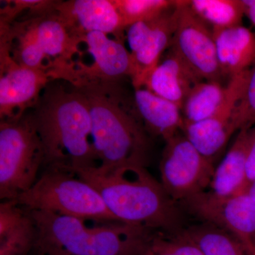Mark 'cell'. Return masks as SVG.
Returning a JSON list of instances; mask_svg holds the SVG:
<instances>
[{
    "mask_svg": "<svg viewBox=\"0 0 255 255\" xmlns=\"http://www.w3.org/2000/svg\"><path fill=\"white\" fill-rule=\"evenodd\" d=\"M44 151L43 168L76 174L97 167L86 97L78 87L49 83L29 110Z\"/></svg>",
    "mask_w": 255,
    "mask_h": 255,
    "instance_id": "cell-1",
    "label": "cell"
},
{
    "mask_svg": "<svg viewBox=\"0 0 255 255\" xmlns=\"http://www.w3.org/2000/svg\"><path fill=\"white\" fill-rule=\"evenodd\" d=\"M233 122L237 132L255 126V61L250 69L246 91L235 111Z\"/></svg>",
    "mask_w": 255,
    "mask_h": 255,
    "instance_id": "cell-25",
    "label": "cell"
},
{
    "mask_svg": "<svg viewBox=\"0 0 255 255\" xmlns=\"http://www.w3.org/2000/svg\"><path fill=\"white\" fill-rule=\"evenodd\" d=\"M92 55V63L77 60L73 86L87 85H119L126 77L130 79L132 60L123 42L109 38L101 32H90L81 38Z\"/></svg>",
    "mask_w": 255,
    "mask_h": 255,
    "instance_id": "cell-12",
    "label": "cell"
},
{
    "mask_svg": "<svg viewBox=\"0 0 255 255\" xmlns=\"http://www.w3.org/2000/svg\"><path fill=\"white\" fill-rule=\"evenodd\" d=\"M184 205L203 222L228 231L255 253V201L249 194L219 198L206 191Z\"/></svg>",
    "mask_w": 255,
    "mask_h": 255,
    "instance_id": "cell-11",
    "label": "cell"
},
{
    "mask_svg": "<svg viewBox=\"0 0 255 255\" xmlns=\"http://www.w3.org/2000/svg\"><path fill=\"white\" fill-rule=\"evenodd\" d=\"M37 230L31 211L16 200L0 204V255H28L36 250Z\"/></svg>",
    "mask_w": 255,
    "mask_h": 255,
    "instance_id": "cell-15",
    "label": "cell"
},
{
    "mask_svg": "<svg viewBox=\"0 0 255 255\" xmlns=\"http://www.w3.org/2000/svg\"><path fill=\"white\" fill-rule=\"evenodd\" d=\"M124 28L157 17L173 8L177 1L172 0H113Z\"/></svg>",
    "mask_w": 255,
    "mask_h": 255,
    "instance_id": "cell-23",
    "label": "cell"
},
{
    "mask_svg": "<svg viewBox=\"0 0 255 255\" xmlns=\"http://www.w3.org/2000/svg\"><path fill=\"white\" fill-rule=\"evenodd\" d=\"M176 28L169 50L202 80L221 82L214 32L191 9L188 1H177Z\"/></svg>",
    "mask_w": 255,
    "mask_h": 255,
    "instance_id": "cell-8",
    "label": "cell"
},
{
    "mask_svg": "<svg viewBox=\"0 0 255 255\" xmlns=\"http://www.w3.org/2000/svg\"><path fill=\"white\" fill-rule=\"evenodd\" d=\"M182 231L173 233L156 231L143 255H204Z\"/></svg>",
    "mask_w": 255,
    "mask_h": 255,
    "instance_id": "cell-24",
    "label": "cell"
},
{
    "mask_svg": "<svg viewBox=\"0 0 255 255\" xmlns=\"http://www.w3.org/2000/svg\"><path fill=\"white\" fill-rule=\"evenodd\" d=\"M55 11L80 43L90 32L112 34L121 41L124 38L125 28L113 0L58 1Z\"/></svg>",
    "mask_w": 255,
    "mask_h": 255,
    "instance_id": "cell-13",
    "label": "cell"
},
{
    "mask_svg": "<svg viewBox=\"0 0 255 255\" xmlns=\"http://www.w3.org/2000/svg\"><path fill=\"white\" fill-rule=\"evenodd\" d=\"M0 119H21L36 105L53 74L46 70L21 66L11 58L7 47L0 43Z\"/></svg>",
    "mask_w": 255,
    "mask_h": 255,
    "instance_id": "cell-9",
    "label": "cell"
},
{
    "mask_svg": "<svg viewBox=\"0 0 255 255\" xmlns=\"http://www.w3.org/2000/svg\"><path fill=\"white\" fill-rule=\"evenodd\" d=\"M164 142L159 172L169 196L184 204L209 190L216 169L214 162L201 155L182 131Z\"/></svg>",
    "mask_w": 255,
    "mask_h": 255,
    "instance_id": "cell-7",
    "label": "cell"
},
{
    "mask_svg": "<svg viewBox=\"0 0 255 255\" xmlns=\"http://www.w3.org/2000/svg\"><path fill=\"white\" fill-rule=\"evenodd\" d=\"M41 138L28 111L0 123V199L16 200L29 190L44 164Z\"/></svg>",
    "mask_w": 255,
    "mask_h": 255,
    "instance_id": "cell-6",
    "label": "cell"
},
{
    "mask_svg": "<svg viewBox=\"0 0 255 255\" xmlns=\"http://www.w3.org/2000/svg\"><path fill=\"white\" fill-rule=\"evenodd\" d=\"M16 201L28 211H47L93 222L118 221L98 191L66 169L45 168L33 187Z\"/></svg>",
    "mask_w": 255,
    "mask_h": 255,
    "instance_id": "cell-5",
    "label": "cell"
},
{
    "mask_svg": "<svg viewBox=\"0 0 255 255\" xmlns=\"http://www.w3.org/2000/svg\"><path fill=\"white\" fill-rule=\"evenodd\" d=\"M76 174L98 191L119 222L160 232L173 233L184 229L179 204L147 167L130 166L105 171L94 167Z\"/></svg>",
    "mask_w": 255,
    "mask_h": 255,
    "instance_id": "cell-2",
    "label": "cell"
},
{
    "mask_svg": "<svg viewBox=\"0 0 255 255\" xmlns=\"http://www.w3.org/2000/svg\"><path fill=\"white\" fill-rule=\"evenodd\" d=\"M250 128L238 132L231 148L215 169L208 190L212 195L226 198L246 193V159Z\"/></svg>",
    "mask_w": 255,
    "mask_h": 255,
    "instance_id": "cell-19",
    "label": "cell"
},
{
    "mask_svg": "<svg viewBox=\"0 0 255 255\" xmlns=\"http://www.w3.org/2000/svg\"><path fill=\"white\" fill-rule=\"evenodd\" d=\"M177 4V3H176ZM175 6L159 16L128 26L126 38L132 60L134 89L143 87L147 78L170 48L176 28Z\"/></svg>",
    "mask_w": 255,
    "mask_h": 255,
    "instance_id": "cell-10",
    "label": "cell"
},
{
    "mask_svg": "<svg viewBox=\"0 0 255 255\" xmlns=\"http://www.w3.org/2000/svg\"><path fill=\"white\" fill-rule=\"evenodd\" d=\"M193 12L212 30L242 25L244 13L241 0H191Z\"/></svg>",
    "mask_w": 255,
    "mask_h": 255,
    "instance_id": "cell-22",
    "label": "cell"
},
{
    "mask_svg": "<svg viewBox=\"0 0 255 255\" xmlns=\"http://www.w3.org/2000/svg\"><path fill=\"white\" fill-rule=\"evenodd\" d=\"M133 102L139 119L149 134L165 141L184 129L182 110L175 104L145 87L134 89Z\"/></svg>",
    "mask_w": 255,
    "mask_h": 255,
    "instance_id": "cell-16",
    "label": "cell"
},
{
    "mask_svg": "<svg viewBox=\"0 0 255 255\" xmlns=\"http://www.w3.org/2000/svg\"><path fill=\"white\" fill-rule=\"evenodd\" d=\"M86 97L92 122V142L97 167L110 171L147 167L150 140L136 110L132 112L119 85L76 87Z\"/></svg>",
    "mask_w": 255,
    "mask_h": 255,
    "instance_id": "cell-3",
    "label": "cell"
},
{
    "mask_svg": "<svg viewBox=\"0 0 255 255\" xmlns=\"http://www.w3.org/2000/svg\"><path fill=\"white\" fill-rule=\"evenodd\" d=\"M227 95V85L202 80L196 84L182 107L184 123L192 124L211 118L223 105Z\"/></svg>",
    "mask_w": 255,
    "mask_h": 255,
    "instance_id": "cell-21",
    "label": "cell"
},
{
    "mask_svg": "<svg viewBox=\"0 0 255 255\" xmlns=\"http://www.w3.org/2000/svg\"><path fill=\"white\" fill-rule=\"evenodd\" d=\"M30 211L36 250L46 255H143L155 232L119 221L90 226L83 219Z\"/></svg>",
    "mask_w": 255,
    "mask_h": 255,
    "instance_id": "cell-4",
    "label": "cell"
},
{
    "mask_svg": "<svg viewBox=\"0 0 255 255\" xmlns=\"http://www.w3.org/2000/svg\"><path fill=\"white\" fill-rule=\"evenodd\" d=\"M255 181V126L250 128L249 145L246 159V191Z\"/></svg>",
    "mask_w": 255,
    "mask_h": 255,
    "instance_id": "cell-26",
    "label": "cell"
},
{
    "mask_svg": "<svg viewBox=\"0 0 255 255\" xmlns=\"http://www.w3.org/2000/svg\"><path fill=\"white\" fill-rule=\"evenodd\" d=\"M246 193L249 194V196H251L252 199H254L255 201V181L254 182L252 183L251 186L248 187Z\"/></svg>",
    "mask_w": 255,
    "mask_h": 255,
    "instance_id": "cell-28",
    "label": "cell"
},
{
    "mask_svg": "<svg viewBox=\"0 0 255 255\" xmlns=\"http://www.w3.org/2000/svg\"><path fill=\"white\" fill-rule=\"evenodd\" d=\"M243 13L255 27V0H241Z\"/></svg>",
    "mask_w": 255,
    "mask_h": 255,
    "instance_id": "cell-27",
    "label": "cell"
},
{
    "mask_svg": "<svg viewBox=\"0 0 255 255\" xmlns=\"http://www.w3.org/2000/svg\"><path fill=\"white\" fill-rule=\"evenodd\" d=\"M213 32L223 78L251 69L255 61V33L243 25Z\"/></svg>",
    "mask_w": 255,
    "mask_h": 255,
    "instance_id": "cell-18",
    "label": "cell"
},
{
    "mask_svg": "<svg viewBox=\"0 0 255 255\" xmlns=\"http://www.w3.org/2000/svg\"><path fill=\"white\" fill-rule=\"evenodd\" d=\"M36 31L47 66L55 80L73 85L76 69L75 56L82 55L80 41L70 33L55 11L36 18Z\"/></svg>",
    "mask_w": 255,
    "mask_h": 255,
    "instance_id": "cell-14",
    "label": "cell"
},
{
    "mask_svg": "<svg viewBox=\"0 0 255 255\" xmlns=\"http://www.w3.org/2000/svg\"><path fill=\"white\" fill-rule=\"evenodd\" d=\"M46 255L44 253H42L41 251H38V250H36V255Z\"/></svg>",
    "mask_w": 255,
    "mask_h": 255,
    "instance_id": "cell-29",
    "label": "cell"
},
{
    "mask_svg": "<svg viewBox=\"0 0 255 255\" xmlns=\"http://www.w3.org/2000/svg\"><path fill=\"white\" fill-rule=\"evenodd\" d=\"M182 232L200 248L204 255H255L237 238L209 223L184 228Z\"/></svg>",
    "mask_w": 255,
    "mask_h": 255,
    "instance_id": "cell-20",
    "label": "cell"
},
{
    "mask_svg": "<svg viewBox=\"0 0 255 255\" xmlns=\"http://www.w3.org/2000/svg\"><path fill=\"white\" fill-rule=\"evenodd\" d=\"M202 81L180 58L169 49L147 78L143 87L175 104L182 110L188 94Z\"/></svg>",
    "mask_w": 255,
    "mask_h": 255,
    "instance_id": "cell-17",
    "label": "cell"
}]
</instances>
